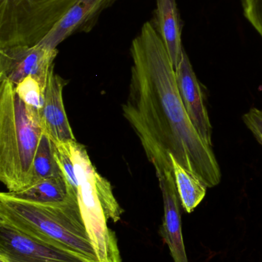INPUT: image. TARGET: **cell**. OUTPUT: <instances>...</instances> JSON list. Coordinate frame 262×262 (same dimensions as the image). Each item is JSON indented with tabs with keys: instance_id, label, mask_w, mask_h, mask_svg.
<instances>
[{
	"instance_id": "cell-1",
	"label": "cell",
	"mask_w": 262,
	"mask_h": 262,
	"mask_svg": "<svg viewBox=\"0 0 262 262\" xmlns=\"http://www.w3.org/2000/svg\"><path fill=\"white\" fill-rule=\"evenodd\" d=\"M129 94L123 115L143 146L157 178L172 171L170 155L208 188L221 173L212 146L205 143L185 109L167 50L148 21L132 40Z\"/></svg>"
},
{
	"instance_id": "cell-2",
	"label": "cell",
	"mask_w": 262,
	"mask_h": 262,
	"mask_svg": "<svg viewBox=\"0 0 262 262\" xmlns=\"http://www.w3.org/2000/svg\"><path fill=\"white\" fill-rule=\"evenodd\" d=\"M0 222L88 262H99L76 197L69 195L62 203H38L1 192Z\"/></svg>"
},
{
	"instance_id": "cell-3",
	"label": "cell",
	"mask_w": 262,
	"mask_h": 262,
	"mask_svg": "<svg viewBox=\"0 0 262 262\" xmlns=\"http://www.w3.org/2000/svg\"><path fill=\"white\" fill-rule=\"evenodd\" d=\"M43 134L39 112L18 98L12 82L0 80V180L9 192L30 186Z\"/></svg>"
},
{
	"instance_id": "cell-4",
	"label": "cell",
	"mask_w": 262,
	"mask_h": 262,
	"mask_svg": "<svg viewBox=\"0 0 262 262\" xmlns=\"http://www.w3.org/2000/svg\"><path fill=\"white\" fill-rule=\"evenodd\" d=\"M71 156L78 180V206L92 247L99 262H123L115 232L108 227L98 186L99 175L84 145L70 142Z\"/></svg>"
},
{
	"instance_id": "cell-5",
	"label": "cell",
	"mask_w": 262,
	"mask_h": 262,
	"mask_svg": "<svg viewBox=\"0 0 262 262\" xmlns=\"http://www.w3.org/2000/svg\"><path fill=\"white\" fill-rule=\"evenodd\" d=\"M78 0H0V49L38 44Z\"/></svg>"
},
{
	"instance_id": "cell-6",
	"label": "cell",
	"mask_w": 262,
	"mask_h": 262,
	"mask_svg": "<svg viewBox=\"0 0 262 262\" xmlns=\"http://www.w3.org/2000/svg\"><path fill=\"white\" fill-rule=\"evenodd\" d=\"M58 54V49L39 43L0 49V80H8L16 85L26 77L33 76L47 85Z\"/></svg>"
},
{
	"instance_id": "cell-7",
	"label": "cell",
	"mask_w": 262,
	"mask_h": 262,
	"mask_svg": "<svg viewBox=\"0 0 262 262\" xmlns=\"http://www.w3.org/2000/svg\"><path fill=\"white\" fill-rule=\"evenodd\" d=\"M0 261L88 262L83 258L29 236L0 222Z\"/></svg>"
},
{
	"instance_id": "cell-8",
	"label": "cell",
	"mask_w": 262,
	"mask_h": 262,
	"mask_svg": "<svg viewBox=\"0 0 262 262\" xmlns=\"http://www.w3.org/2000/svg\"><path fill=\"white\" fill-rule=\"evenodd\" d=\"M118 0H78L69 12L52 28L39 44L51 49L72 35L89 33L98 24L102 13Z\"/></svg>"
},
{
	"instance_id": "cell-9",
	"label": "cell",
	"mask_w": 262,
	"mask_h": 262,
	"mask_svg": "<svg viewBox=\"0 0 262 262\" xmlns=\"http://www.w3.org/2000/svg\"><path fill=\"white\" fill-rule=\"evenodd\" d=\"M175 75L180 97L191 122L205 143L212 146V127L201 84L186 51Z\"/></svg>"
},
{
	"instance_id": "cell-10",
	"label": "cell",
	"mask_w": 262,
	"mask_h": 262,
	"mask_svg": "<svg viewBox=\"0 0 262 262\" xmlns=\"http://www.w3.org/2000/svg\"><path fill=\"white\" fill-rule=\"evenodd\" d=\"M158 180L164 207V215L163 224L159 229V235L169 247L174 262H189L183 239L182 206L173 172L168 171Z\"/></svg>"
},
{
	"instance_id": "cell-11",
	"label": "cell",
	"mask_w": 262,
	"mask_h": 262,
	"mask_svg": "<svg viewBox=\"0 0 262 262\" xmlns=\"http://www.w3.org/2000/svg\"><path fill=\"white\" fill-rule=\"evenodd\" d=\"M67 81L55 73L49 74L44 104L39 112L43 133L55 143L76 141L63 102V89Z\"/></svg>"
},
{
	"instance_id": "cell-12",
	"label": "cell",
	"mask_w": 262,
	"mask_h": 262,
	"mask_svg": "<svg viewBox=\"0 0 262 262\" xmlns=\"http://www.w3.org/2000/svg\"><path fill=\"white\" fill-rule=\"evenodd\" d=\"M149 21L163 41L176 70L185 52L182 42L183 23L176 0H155V8Z\"/></svg>"
},
{
	"instance_id": "cell-13",
	"label": "cell",
	"mask_w": 262,
	"mask_h": 262,
	"mask_svg": "<svg viewBox=\"0 0 262 262\" xmlns=\"http://www.w3.org/2000/svg\"><path fill=\"white\" fill-rule=\"evenodd\" d=\"M170 159L182 207L187 213H192L206 197L207 186L197 176L183 167L175 157L170 155Z\"/></svg>"
},
{
	"instance_id": "cell-14",
	"label": "cell",
	"mask_w": 262,
	"mask_h": 262,
	"mask_svg": "<svg viewBox=\"0 0 262 262\" xmlns=\"http://www.w3.org/2000/svg\"><path fill=\"white\" fill-rule=\"evenodd\" d=\"M11 193L22 200L38 203H62L69 196L63 177L43 179L26 189Z\"/></svg>"
},
{
	"instance_id": "cell-15",
	"label": "cell",
	"mask_w": 262,
	"mask_h": 262,
	"mask_svg": "<svg viewBox=\"0 0 262 262\" xmlns=\"http://www.w3.org/2000/svg\"><path fill=\"white\" fill-rule=\"evenodd\" d=\"M52 177L63 176L55 160V143L43 133L34 158L31 185Z\"/></svg>"
},
{
	"instance_id": "cell-16",
	"label": "cell",
	"mask_w": 262,
	"mask_h": 262,
	"mask_svg": "<svg viewBox=\"0 0 262 262\" xmlns=\"http://www.w3.org/2000/svg\"><path fill=\"white\" fill-rule=\"evenodd\" d=\"M46 87L39 79L28 76L15 85L18 98L31 108L40 112L44 104Z\"/></svg>"
},
{
	"instance_id": "cell-17",
	"label": "cell",
	"mask_w": 262,
	"mask_h": 262,
	"mask_svg": "<svg viewBox=\"0 0 262 262\" xmlns=\"http://www.w3.org/2000/svg\"><path fill=\"white\" fill-rule=\"evenodd\" d=\"M55 157L70 196L77 197L78 180L71 156L69 143H55Z\"/></svg>"
},
{
	"instance_id": "cell-18",
	"label": "cell",
	"mask_w": 262,
	"mask_h": 262,
	"mask_svg": "<svg viewBox=\"0 0 262 262\" xmlns=\"http://www.w3.org/2000/svg\"><path fill=\"white\" fill-rule=\"evenodd\" d=\"M243 14L262 38V0H241Z\"/></svg>"
},
{
	"instance_id": "cell-19",
	"label": "cell",
	"mask_w": 262,
	"mask_h": 262,
	"mask_svg": "<svg viewBox=\"0 0 262 262\" xmlns=\"http://www.w3.org/2000/svg\"><path fill=\"white\" fill-rule=\"evenodd\" d=\"M243 122L262 146V109L252 107L243 117Z\"/></svg>"
},
{
	"instance_id": "cell-20",
	"label": "cell",
	"mask_w": 262,
	"mask_h": 262,
	"mask_svg": "<svg viewBox=\"0 0 262 262\" xmlns=\"http://www.w3.org/2000/svg\"><path fill=\"white\" fill-rule=\"evenodd\" d=\"M0 262H3V261H0Z\"/></svg>"
}]
</instances>
